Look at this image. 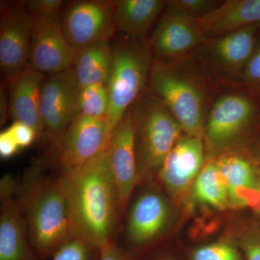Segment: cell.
<instances>
[{"label":"cell","mask_w":260,"mask_h":260,"mask_svg":"<svg viewBox=\"0 0 260 260\" xmlns=\"http://www.w3.org/2000/svg\"><path fill=\"white\" fill-rule=\"evenodd\" d=\"M140 184L155 180L162 162L184 134L170 111L147 88L132 106Z\"/></svg>","instance_id":"5b68a950"},{"label":"cell","mask_w":260,"mask_h":260,"mask_svg":"<svg viewBox=\"0 0 260 260\" xmlns=\"http://www.w3.org/2000/svg\"><path fill=\"white\" fill-rule=\"evenodd\" d=\"M77 51L65 36L59 14L34 16L28 68L53 75L73 68Z\"/></svg>","instance_id":"5bb4252c"},{"label":"cell","mask_w":260,"mask_h":260,"mask_svg":"<svg viewBox=\"0 0 260 260\" xmlns=\"http://www.w3.org/2000/svg\"><path fill=\"white\" fill-rule=\"evenodd\" d=\"M207 158L203 138L184 134L178 140L155 177L173 203L186 200Z\"/></svg>","instance_id":"30bf717a"},{"label":"cell","mask_w":260,"mask_h":260,"mask_svg":"<svg viewBox=\"0 0 260 260\" xmlns=\"http://www.w3.org/2000/svg\"><path fill=\"white\" fill-rule=\"evenodd\" d=\"M114 5L115 1L85 0L71 3L64 10L61 26L75 50L109 40L116 30Z\"/></svg>","instance_id":"7c38bea8"},{"label":"cell","mask_w":260,"mask_h":260,"mask_svg":"<svg viewBox=\"0 0 260 260\" xmlns=\"http://www.w3.org/2000/svg\"><path fill=\"white\" fill-rule=\"evenodd\" d=\"M144 183L146 185L129 204L124 229L126 244L135 251L145 250L160 242L174 219L170 198L155 181Z\"/></svg>","instance_id":"52a82bcc"},{"label":"cell","mask_w":260,"mask_h":260,"mask_svg":"<svg viewBox=\"0 0 260 260\" xmlns=\"http://www.w3.org/2000/svg\"><path fill=\"white\" fill-rule=\"evenodd\" d=\"M185 201L191 207L215 210L229 209L226 187L215 159L208 158L191 186Z\"/></svg>","instance_id":"603a6c76"},{"label":"cell","mask_w":260,"mask_h":260,"mask_svg":"<svg viewBox=\"0 0 260 260\" xmlns=\"http://www.w3.org/2000/svg\"><path fill=\"white\" fill-rule=\"evenodd\" d=\"M242 251L233 239H223L195 248L189 260H244Z\"/></svg>","instance_id":"d4e9b609"},{"label":"cell","mask_w":260,"mask_h":260,"mask_svg":"<svg viewBox=\"0 0 260 260\" xmlns=\"http://www.w3.org/2000/svg\"><path fill=\"white\" fill-rule=\"evenodd\" d=\"M214 159L226 187L229 208L254 209L257 195V166L251 160L246 150L225 154Z\"/></svg>","instance_id":"ac0fdd59"},{"label":"cell","mask_w":260,"mask_h":260,"mask_svg":"<svg viewBox=\"0 0 260 260\" xmlns=\"http://www.w3.org/2000/svg\"><path fill=\"white\" fill-rule=\"evenodd\" d=\"M153 59L148 41L124 37L112 46V69L107 87V121L113 131L148 88Z\"/></svg>","instance_id":"8992f818"},{"label":"cell","mask_w":260,"mask_h":260,"mask_svg":"<svg viewBox=\"0 0 260 260\" xmlns=\"http://www.w3.org/2000/svg\"><path fill=\"white\" fill-rule=\"evenodd\" d=\"M20 148H28L37 138V133L31 126L20 121H14L8 128Z\"/></svg>","instance_id":"4dcf8cb0"},{"label":"cell","mask_w":260,"mask_h":260,"mask_svg":"<svg viewBox=\"0 0 260 260\" xmlns=\"http://www.w3.org/2000/svg\"><path fill=\"white\" fill-rule=\"evenodd\" d=\"M52 260H100V248L73 237L53 256Z\"/></svg>","instance_id":"484cf974"},{"label":"cell","mask_w":260,"mask_h":260,"mask_svg":"<svg viewBox=\"0 0 260 260\" xmlns=\"http://www.w3.org/2000/svg\"><path fill=\"white\" fill-rule=\"evenodd\" d=\"M260 130V89L218 81L203 129L208 158L246 150Z\"/></svg>","instance_id":"277c9868"},{"label":"cell","mask_w":260,"mask_h":260,"mask_svg":"<svg viewBox=\"0 0 260 260\" xmlns=\"http://www.w3.org/2000/svg\"><path fill=\"white\" fill-rule=\"evenodd\" d=\"M100 260H134L130 251L119 245L115 239L100 248Z\"/></svg>","instance_id":"1f68e13d"},{"label":"cell","mask_w":260,"mask_h":260,"mask_svg":"<svg viewBox=\"0 0 260 260\" xmlns=\"http://www.w3.org/2000/svg\"><path fill=\"white\" fill-rule=\"evenodd\" d=\"M260 34L254 25L206 39L190 54L214 79L236 80L252 55Z\"/></svg>","instance_id":"ba28073f"},{"label":"cell","mask_w":260,"mask_h":260,"mask_svg":"<svg viewBox=\"0 0 260 260\" xmlns=\"http://www.w3.org/2000/svg\"><path fill=\"white\" fill-rule=\"evenodd\" d=\"M63 177L74 237L99 248L115 239L124 211L107 150Z\"/></svg>","instance_id":"6da1fadb"},{"label":"cell","mask_w":260,"mask_h":260,"mask_svg":"<svg viewBox=\"0 0 260 260\" xmlns=\"http://www.w3.org/2000/svg\"><path fill=\"white\" fill-rule=\"evenodd\" d=\"M16 182L10 174L0 181V260H39L17 199Z\"/></svg>","instance_id":"9a60e30c"},{"label":"cell","mask_w":260,"mask_h":260,"mask_svg":"<svg viewBox=\"0 0 260 260\" xmlns=\"http://www.w3.org/2000/svg\"><path fill=\"white\" fill-rule=\"evenodd\" d=\"M34 15L26 6L2 9L0 20V69L10 79L29 67Z\"/></svg>","instance_id":"2e32d148"},{"label":"cell","mask_w":260,"mask_h":260,"mask_svg":"<svg viewBox=\"0 0 260 260\" xmlns=\"http://www.w3.org/2000/svg\"><path fill=\"white\" fill-rule=\"evenodd\" d=\"M46 79L45 75L28 68L8 80L10 118L31 126L38 137L44 135L40 101Z\"/></svg>","instance_id":"d6986e66"},{"label":"cell","mask_w":260,"mask_h":260,"mask_svg":"<svg viewBox=\"0 0 260 260\" xmlns=\"http://www.w3.org/2000/svg\"><path fill=\"white\" fill-rule=\"evenodd\" d=\"M107 153L109 167L124 213L137 186L140 184L135 155V120L132 107L114 128Z\"/></svg>","instance_id":"e0dca14e"},{"label":"cell","mask_w":260,"mask_h":260,"mask_svg":"<svg viewBox=\"0 0 260 260\" xmlns=\"http://www.w3.org/2000/svg\"><path fill=\"white\" fill-rule=\"evenodd\" d=\"M109 99L107 85L93 84L80 89L77 105V116L107 119Z\"/></svg>","instance_id":"cb8c5ba5"},{"label":"cell","mask_w":260,"mask_h":260,"mask_svg":"<svg viewBox=\"0 0 260 260\" xmlns=\"http://www.w3.org/2000/svg\"><path fill=\"white\" fill-rule=\"evenodd\" d=\"M248 155L251 160L257 167L260 166V134L256 136L255 140L251 143L249 148L246 149Z\"/></svg>","instance_id":"e575fe53"},{"label":"cell","mask_w":260,"mask_h":260,"mask_svg":"<svg viewBox=\"0 0 260 260\" xmlns=\"http://www.w3.org/2000/svg\"><path fill=\"white\" fill-rule=\"evenodd\" d=\"M63 4L61 0H30L25 6L34 16L44 17L59 14Z\"/></svg>","instance_id":"f546056e"},{"label":"cell","mask_w":260,"mask_h":260,"mask_svg":"<svg viewBox=\"0 0 260 260\" xmlns=\"http://www.w3.org/2000/svg\"><path fill=\"white\" fill-rule=\"evenodd\" d=\"M16 196L39 260L52 259L74 237L64 177L49 173L44 160L34 162L17 179Z\"/></svg>","instance_id":"7a4b0ae2"},{"label":"cell","mask_w":260,"mask_h":260,"mask_svg":"<svg viewBox=\"0 0 260 260\" xmlns=\"http://www.w3.org/2000/svg\"><path fill=\"white\" fill-rule=\"evenodd\" d=\"M79 91L73 68L51 75L44 82L40 101L44 135L55 146L77 116Z\"/></svg>","instance_id":"8fae6325"},{"label":"cell","mask_w":260,"mask_h":260,"mask_svg":"<svg viewBox=\"0 0 260 260\" xmlns=\"http://www.w3.org/2000/svg\"><path fill=\"white\" fill-rule=\"evenodd\" d=\"M112 133L107 119L76 116L56 145V170L63 175L78 172L107 151Z\"/></svg>","instance_id":"9c48e42d"},{"label":"cell","mask_w":260,"mask_h":260,"mask_svg":"<svg viewBox=\"0 0 260 260\" xmlns=\"http://www.w3.org/2000/svg\"><path fill=\"white\" fill-rule=\"evenodd\" d=\"M223 1L217 0H171L167 5L191 18L200 20L211 13Z\"/></svg>","instance_id":"83f0119b"},{"label":"cell","mask_w":260,"mask_h":260,"mask_svg":"<svg viewBox=\"0 0 260 260\" xmlns=\"http://www.w3.org/2000/svg\"><path fill=\"white\" fill-rule=\"evenodd\" d=\"M112 46L102 41L77 51L73 68L79 88L93 84L107 85L112 69Z\"/></svg>","instance_id":"7402d4cb"},{"label":"cell","mask_w":260,"mask_h":260,"mask_svg":"<svg viewBox=\"0 0 260 260\" xmlns=\"http://www.w3.org/2000/svg\"><path fill=\"white\" fill-rule=\"evenodd\" d=\"M256 201L254 211L257 217L258 221L260 222V166L257 167V174H256Z\"/></svg>","instance_id":"d590c367"},{"label":"cell","mask_w":260,"mask_h":260,"mask_svg":"<svg viewBox=\"0 0 260 260\" xmlns=\"http://www.w3.org/2000/svg\"><path fill=\"white\" fill-rule=\"evenodd\" d=\"M236 80L260 89V34L252 55Z\"/></svg>","instance_id":"f1b7e54d"},{"label":"cell","mask_w":260,"mask_h":260,"mask_svg":"<svg viewBox=\"0 0 260 260\" xmlns=\"http://www.w3.org/2000/svg\"><path fill=\"white\" fill-rule=\"evenodd\" d=\"M152 260H177L174 256L169 255V254H162L157 256Z\"/></svg>","instance_id":"8d00e7d4"},{"label":"cell","mask_w":260,"mask_h":260,"mask_svg":"<svg viewBox=\"0 0 260 260\" xmlns=\"http://www.w3.org/2000/svg\"><path fill=\"white\" fill-rule=\"evenodd\" d=\"M200 20L166 5L148 41L154 59L189 56L206 39Z\"/></svg>","instance_id":"4fadbf2b"},{"label":"cell","mask_w":260,"mask_h":260,"mask_svg":"<svg viewBox=\"0 0 260 260\" xmlns=\"http://www.w3.org/2000/svg\"><path fill=\"white\" fill-rule=\"evenodd\" d=\"M218 83L189 55L153 59L148 90L170 111L184 134L203 138Z\"/></svg>","instance_id":"3957f363"},{"label":"cell","mask_w":260,"mask_h":260,"mask_svg":"<svg viewBox=\"0 0 260 260\" xmlns=\"http://www.w3.org/2000/svg\"><path fill=\"white\" fill-rule=\"evenodd\" d=\"M164 0H119L114 5L115 28L124 37L146 41L154 21L161 15Z\"/></svg>","instance_id":"44dd1931"},{"label":"cell","mask_w":260,"mask_h":260,"mask_svg":"<svg viewBox=\"0 0 260 260\" xmlns=\"http://www.w3.org/2000/svg\"><path fill=\"white\" fill-rule=\"evenodd\" d=\"M200 23L207 38L250 25H260V0L223 1Z\"/></svg>","instance_id":"ffe728a7"},{"label":"cell","mask_w":260,"mask_h":260,"mask_svg":"<svg viewBox=\"0 0 260 260\" xmlns=\"http://www.w3.org/2000/svg\"><path fill=\"white\" fill-rule=\"evenodd\" d=\"M245 260H260V222L249 224L233 239Z\"/></svg>","instance_id":"4316f807"},{"label":"cell","mask_w":260,"mask_h":260,"mask_svg":"<svg viewBox=\"0 0 260 260\" xmlns=\"http://www.w3.org/2000/svg\"><path fill=\"white\" fill-rule=\"evenodd\" d=\"M10 117L9 97L6 92L5 85H0V124L3 126Z\"/></svg>","instance_id":"836d02e7"},{"label":"cell","mask_w":260,"mask_h":260,"mask_svg":"<svg viewBox=\"0 0 260 260\" xmlns=\"http://www.w3.org/2000/svg\"><path fill=\"white\" fill-rule=\"evenodd\" d=\"M20 147L11 135L9 129L4 130L0 134V156L3 159H8L14 156L18 153Z\"/></svg>","instance_id":"d6a6232c"}]
</instances>
